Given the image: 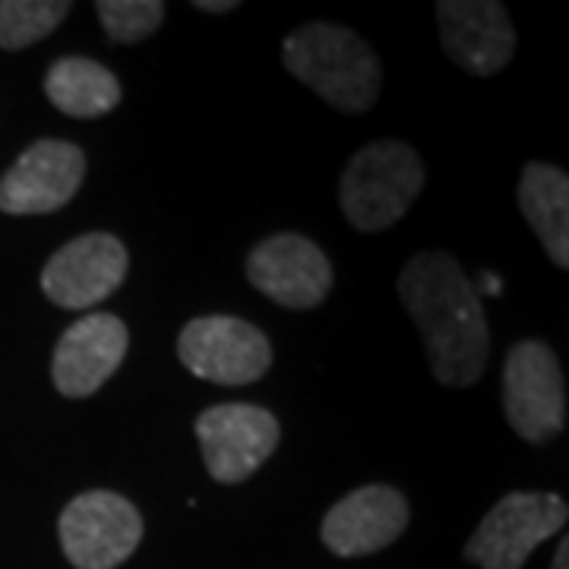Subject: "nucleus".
I'll list each match as a JSON object with an SVG mask.
<instances>
[{"label":"nucleus","mask_w":569,"mask_h":569,"mask_svg":"<svg viewBox=\"0 0 569 569\" xmlns=\"http://www.w3.org/2000/svg\"><path fill=\"white\" fill-rule=\"evenodd\" d=\"M396 288L425 336L433 377L443 387H471L490 361V332L466 269L443 250H421L408 260Z\"/></svg>","instance_id":"f257e3e1"},{"label":"nucleus","mask_w":569,"mask_h":569,"mask_svg":"<svg viewBox=\"0 0 569 569\" xmlns=\"http://www.w3.org/2000/svg\"><path fill=\"white\" fill-rule=\"evenodd\" d=\"M284 70L310 86L329 108L365 114L380 96L383 70L358 32L336 22H307L282 44Z\"/></svg>","instance_id":"f03ea898"},{"label":"nucleus","mask_w":569,"mask_h":569,"mask_svg":"<svg viewBox=\"0 0 569 569\" xmlns=\"http://www.w3.org/2000/svg\"><path fill=\"white\" fill-rule=\"evenodd\" d=\"M425 181V162L411 146L399 140L367 142L348 159L339 203L358 231H387L411 209Z\"/></svg>","instance_id":"7ed1b4c3"},{"label":"nucleus","mask_w":569,"mask_h":569,"mask_svg":"<svg viewBox=\"0 0 569 569\" xmlns=\"http://www.w3.org/2000/svg\"><path fill=\"white\" fill-rule=\"evenodd\" d=\"M567 516V503L557 493H507L468 538L466 560L481 569H522L531 550L563 531Z\"/></svg>","instance_id":"20e7f679"},{"label":"nucleus","mask_w":569,"mask_h":569,"mask_svg":"<svg viewBox=\"0 0 569 569\" xmlns=\"http://www.w3.org/2000/svg\"><path fill=\"white\" fill-rule=\"evenodd\" d=\"M61 548L77 569H118L142 541V516L114 490H86L61 512Z\"/></svg>","instance_id":"39448f33"},{"label":"nucleus","mask_w":569,"mask_h":569,"mask_svg":"<svg viewBox=\"0 0 569 569\" xmlns=\"http://www.w3.org/2000/svg\"><path fill=\"white\" fill-rule=\"evenodd\" d=\"M503 415L526 443H548L567 425V383L557 355L529 339L509 348L503 365Z\"/></svg>","instance_id":"423d86ee"},{"label":"nucleus","mask_w":569,"mask_h":569,"mask_svg":"<svg viewBox=\"0 0 569 569\" xmlns=\"http://www.w3.org/2000/svg\"><path fill=\"white\" fill-rule=\"evenodd\" d=\"M183 367L219 387H247L272 367V346L263 329L241 317H197L178 336Z\"/></svg>","instance_id":"0eeeda50"},{"label":"nucleus","mask_w":569,"mask_h":569,"mask_svg":"<svg viewBox=\"0 0 569 569\" xmlns=\"http://www.w3.org/2000/svg\"><path fill=\"white\" fill-rule=\"evenodd\" d=\"M282 437L279 418L263 406L224 402L197 418L203 462L219 485H241L276 452Z\"/></svg>","instance_id":"6e6552de"},{"label":"nucleus","mask_w":569,"mask_h":569,"mask_svg":"<svg viewBox=\"0 0 569 569\" xmlns=\"http://www.w3.org/2000/svg\"><path fill=\"white\" fill-rule=\"evenodd\" d=\"M127 247L108 231H89L63 244L41 269V291L63 310H89L127 279Z\"/></svg>","instance_id":"1a4fd4ad"},{"label":"nucleus","mask_w":569,"mask_h":569,"mask_svg":"<svg viewBox=\"0 0 569 569\" xmlns=\"http://www.w3.org/2000/svg\"><path fill=\"white\" fill-rule=\"evenodd\" d=\"M86 178V156L67 140H39L0 178V212L44 216L70 203Z\"/></svg>","instance_id":"9d476101"},{"label":"nucleus","mask_w":569,"mask_h":569,"mask_svg":"<svg viewBox=\"0 0 569 569\" xmlns=\"http://www.w3.org/2000/svg\"><path fill=\"white\" fill-rule=\"evenodd\" d=\"M247 279L269 301L288 310L320 307L332 288V266L305 234H272L250 250Z\"/></svg>","instance_id":"9b49d317"},{"label":"nucleus","mask_w":569,"mask_h":569,"mask_svg":"<svg viewBox=\"0 0 569 569\" xmlns=\"http://www.w3.org/2000/svg\"><path fill=\"white\" fill-rule=\"evenodd\" d=\"M127 348L130 336L121 317L89 313L61 336L51 358V380L67 399H89L118 373Z\"/></svg>","instance_id":"f8f14e48"},{"label":"nucleus","mask_w":569,"mask_h":569,"mask_svg":"<svg viewBox=\"0 0 569 569\" xmlns=\"http://www.w3.org/2000/svg\"><path fill=\"white\" fill-rule=\"evenodd\" d=\"M440 41L447 54L471 77L500 73L516 51V32L497 0H440Z\"/></svg>","instance_id":"ddd939ff"},{"label":"nucleus","mask_w":569,"mask_h":569,"mask_svg":"<svg viewBox=\"0 0 569 569\" xmlns=\"http://www.w3.org/2000/svg\"><path fill=\"white\" fill-rule=\"evenodd\" d=\"M408 529V500L389 485L351 490L323 519V545L336 557H367L399 541Z\"/></svg>","instance_id":"4468645a"},{"label":"nucleus","mask_w":569,"mask_h":569,"mask_svg":"<svg viewBox=\"0 0 569 569\" xmlns=\"http://www.w3.org/2000/svg\"><path fill=\"white\" fill-rule=\"evenodd\" d=\"M519 206L548 257L569 269V178L557 164L529 162L519 181Z\"/></svg>","instance_id":"2eb2a0df"},{"label":"nucleus","mask_w":569,"mask_h":569,"mask_svg":"<svg viewBox=\"0 0 569 569\" xmlns=\"http://www.w3.org/2000/svg\"><path fill=\"white\" fill-rule=\"evenodd\" d=\"M44 96L61 114L92 121L121 102V82L92 58H61L44 73Z\"/></svg>","instance_id":"dca6fc26"},{"label":"nucleus","mask_w":569,"mask_h":569,"mask_svg":"<svg viewBox=\"0 0 569 569\" xmlns=\"http://www.w3.org/2000/svg\"><path fill=\"white\" fill-rule=\"evenodd\" d=\"M73 3L67 0H0V48L22 51L44 36H51Z\"/></svg>","instance_id":"f3484780"},{"label":"nucleus","mask_w":569,"mask_h":569,"mask_svg":"<svg viewBox=\"0 0 569 569\" xmlns=\"http://www.w3.org/2000/svg\"><path fill=\"white\" fill-rule=\"evenodd\" d=\"M96 13L108 39L137 44L162 26L164 3L162 0H99Z\"/></svg>","instance_id":"a211bd4d"},{"label":"nucleus","mask_w":569,"mask_h":569,"mask_svg":"<svg viewBox=\"0 0 569 569\" xmlns=\"http://www.w3.org/2000/svg\"><path fill=\"white\" fill-rule=\"evenodd\" d=\"M193 7L203 10V13H231L238 3H234V0H197Z\"/></svg>","instance_id":"6ab92c4d"},{"label":"nucleus","mask_w":569,"mask_h":569,"mask_svg":"<svg viewBox=\"0 0 569 569\" xmlns=\"http://www.w3.org/2000/svg\"><path fill=\"white\" fill-rule=\"evenodd\" d=\"M550 569H569V541H560V548H557V557H553Z\"/></svg>","instance_id":"aec40b11"},{"label":"nucleus","mask_w":569,"mask_h":569,"mask_svg":"<svg viewBox=\"0 0 569 569\" xmlns=\"http://www.w3.org/2000/svg\"><path fill=\"white\" fill-rule=\"evenodd\" d=\"M485 288H488V295H500V282L493 276H485Z\"/></svg>","instance_id":"412c9836"}]
</instances>
